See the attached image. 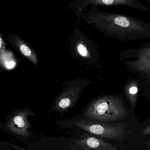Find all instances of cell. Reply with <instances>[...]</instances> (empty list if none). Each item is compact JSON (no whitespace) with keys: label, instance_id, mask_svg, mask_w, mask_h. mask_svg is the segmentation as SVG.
Returning a JSON list of instances; mask_svg holds the SVG:
<instances>
[{"label":"cell","instance_id":"6da1fadb","mask_svg":"<svg viewBox=\"0 0 150 150\" xmlns=\"http://www.w3.org/2000/svg\"><path fill=\"white\" fill-rule=\"evenodd\" d=\"M110 38L121 42H132L150 38V23L135 17L100 11L90 6L81 19Z\"/></svg>","mask_w":150,"mask_h":150},{"label":"cell","instance_id":"7a4b0ae2","mask_svg":"<svg viewBox=\"0 0 150 150\" xmlns=\"http://www.w3.org/2000/svg\"><path fill=\"white\" fill-rule=\"evenodd\" d=\"M126 108L119 98L106 96L96 99L91 103L84 116L94 121H116L125 117Z\"/></svg>","mask_w":150,"mask_h":150},{"label":"cell","instance_id":"3957f363","mask_svg":"<svg viewBox=\"0 0 150 150\" xmlns=\"http://www.w3.org/2000/svg\"><path fill=\"white\" fill-rule=\"evenodd\" d=\"M71 123L92 134L108 139L118 140L123 135L121 125L113 126L107 124L93 122L84 119L72 121Z\"/></svg>","mask_w":150,"mask_h":150},{"label":"cell","instance_id":"277c9868","mask_svg":"<svg viewBox=\"0 0 150 150\" xmlns=\"http://www.w3.org/2000/svg\"><path fill=\"white\" fill-rule=\"evenodd\" d=\"M122 54L135 58L131 62L134 69L144 73L150 72V42L143 44L138 49L125 51Z\"/></svg>","mask_w":150,"mask_h":150},{"label":"cell","instance_id":"5b68a950","mask_svg":"<svg viewBox=\"0 0 150 150\" xmlns=\"http://www.w3.org/2000/svg\"><path fill=\"white\" fill-rule=\"evenodd\" d=\"M79 23L78 22L70 41L77 54L85 58H89L96 47L93 41L79 28Z\"/></svg>","mask_w":150,"mask_h":150},{"label":"cell","instance_id":"8992f818","mask_svg":"<svg viewBox=\"0 0 150 150\" xmlns=\"http://www.w3.org/2000/svg\"><path fill=\"white\" fill-rule=\"evenodd\" d=\"M73 142L69 147L74 150H116L109 142L96 137H88L81 139H72Z\"/></svg>","mask_w":150,"mask_h":150},{"label":"cell","instance_id":"52a82bcc","mask_svg":"<svg viewBox=\"0 0 150 150\" xmlns=\"http://www.w3.org/2000/svg\"><path fill=\"white\" fill-rule=\"evenodd\" d=\"M89 6L108 7L119 5L116 0H73L68 3L69 8L78 18V22H79L87 7Z\"/></svg>","mask_w":150,"mask_h":150},{"label":"cell","instance_id":"ba28073f","mask_svg":"<svg viewBox=\"0 0 150 150\" xmlns=\"http://www.w3.org/2000/svg\"><path fill=\"white\" fill-rule=\"evenodd\" d=\"M32 115H34L29 110L21 111L11 117L8 123V128L17 135L28 137L30 135L28 131L30 125L28 118Z\"/></svg>","mask_w":150,"mask_h":150},{"label":"cell","instance_id":"9c48e42d","mask_svg":"<svg viewBox=\"0 0 150 150\" xmlns=\"http://www.w3.org/2000/svg\"><path fill=\"white\" fill-rule=\"evenodd\" d=\"M8 38L11 45L24 57L36 65L38 63V58L30 45L24 39L18 35L9 33Z\"/></svg>","mask_w":150,"mask_h":150},{"label":"cell","instance_id":"30bf717a","mask_svg":"<svg viewBox=\"0 0 150 150\" xmlns=\"http://www.w3.org/2000/svg\"><path fill=\"white\" fill-rule=\"evenodd\" d=\"M80 92V88L72 87L63 92L56 101L55 110L64 111L72 107L78 101Z\"/></svg>","mask_w":150,"mask_h":150},{"label":"cell","instance_id":"8fae6325","mask_svg":"<svg viewBox=\"0 0 150 150\" xmlns=\"http://www.w3.org/2000/svg\"><path fill=\"white\" fill-rule=\"evenodd\" d=\"M119 6L129 7L131 8L140 11L147 12L150 11V9L143 5L139 0H116Z\"/></svg>","mask_w":150,"mask_h":150},{"label":"cell","instance_id":"7c38bea8","mask_svg":"<svg viewBox=\"0 0 150 150\" xmlns=\"http://www.w3.org/2000/svg\"><path fill=\"white\" fill-rule=\"evenodd\" d=\"M125 94L132 105H135L137 101L138 88L136 82H132L125 88Z\"/></svg>","mask_w":150,"mask_h":150},{"label":"cell","instance_id":"4fadbf2b","mask_svg":"<svg viewBox=\"0 0 150 150\" xmlns=\"http://www.w3.org/2000/svg\"><path fill=\"white\" fill-rule=\"evenodd\" d=\"M142 134L143 135H149V134H150V124L143 131Z\"/></svg>","mask_w":150,"mask_h":150},{"label":"cell","instance_id":"5bb4252c","mask_svg":"<svg viewBox=\"0 0 150 150\" xmlns=\"http://www.w3.org/2000/svg\"><path fill=\"white\" fill-rule=\"evenodd\" d=\"M144 1L148 3V5L150 6V0H144Z\"/></svg>","mask_w":150,"mask_h":150},{"label":"cell","instance_id":"9a60e30c","mask_svg":"<svg viewBox=\"0 0 150 150\" xmlns=\"http://www.w3.org/2000/svg\"><path fill=\"white\" fill-rule=\"evenodd\" d=\"M148 147H149V149H150V142L148 143Z\"/></svg>","mask_w":150,"mask_h":150}]
</instances>
